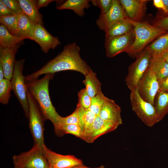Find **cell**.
<instances>
[{
  "mask_svg": "<svg viewBox=\"0 0 168 168\" xmlns=\"http://www.w3.org/2000/svg\"><path fill=\"white\" fill-rule=\"evenodd\" d=\"M113 0H91L92 5L99 7L101 10L100 13H105L108 12L111 7Z\"/></svg>",
  "mask_w": 168,
  "mask_h": 168,
  "instance_id": "obj_34",
  "label": "cell"
},
{
  "mask_svg": "<svg viewBox=\"0 0 168 168\" xmlns=\"http://www.w3.org/2000/svg\"><path fill=\"white\" fill-rule=\"evenodd\" d=\"M27 96L29 105L28 119L34 144L43 147L44 145V130L45 120L36 102L28 90Z\"/></svg>",
  "mask_w": 168,
  "mask_h": 168,
  "instance_id": "obj_7",
  "label": "cell"
},
{
  "mask_svg": "<svg viewBox=\"0 0 168 168\" xmlns=\"http://www.w3.org/2000/svg\"><path fill=\"white\" fill-rule=\"evenodd\" d=\"M154 106L161 121L168 114V92L157 93Z\"/></svg>",
  "mask_w": 168,
  "mask_h": 168,
  "instance_id": "obj_27",
  "label": "cell"
},
{
  "mask_svg": "<svg viewBox=\"0 0 168 168\" xmlns=\"http://www.w3.org/2000/svg\"><path fill=\"white\" fill-rule=\"evenodd\" d=\"M149 66L155 74L159 82L168 76V63L162 57L151 59Z\"/></svg>",
  "mask_w": 168,
  "mask_h": 168,
  "instance_id": "obj_25",
  "label": "cell"
},
{
  "mask_svg": "<svg viewBox=\"0 0 168 168\" xmlns=\"http://www.w3.org/2000/svg\"><path fill=\"white\" fill-rule=\"evenodd\" d=\"M121 109L113 100L107 97L99 116L103 119L120 125L122 124Z\"/></svg>",
  "mask_w": 168,
  "mask_h": 168,
  "instance_id": "obj_17",
  "label": "cell"
},
{
  "mask_svg": "<svg viewBox=\"0 0 168 168\" xmlns=\"http://www.w3.org/2000/svg\"><path fill=\"white\" fill-rule=\"evenodd\" d=\"M161 57L168 63V51L163 54Z\"/></svg>",
  "mask_w": 168,
  "mask_h": 168,
  "instance_id": "obj_44",
  "label": "cell"
},
{
  "mask_svg": "<svg viewBox=\"0 0 168 168\" xmlns=\"http://www.w3.org/2000/svg\"><path fill=\"white\" fill-rule=\"evenodd\" d=\"M145 49L150 53L151 59L161 57L168 51V32L159 37Z\"/></svg>",
  "mask_w": 168,
  "mask_h": 168,
  "instance_id": "obj_20",
  "label": "cell"
},
{
  "mask_svg": "<svg viewBox=\"0 0 168 168\" xmlns=\"http://www.w3.org/2000/svg\"><path fill=\"white\" fill-rule=\"evenodd\" d=\"M35 25L23 12H22L19 14L16 36L33 40Z\"/></svg>",
  "mask_w": 168,
  "mask_h": 168,
  "instance_id": "obj_18",
  "label": "cell"
},
{
  "mask_svg": "<svg viewBox=\"0 0 168 168\" xmlns=\"http://www.w3.org/2000/svg\"><path fill=\"white\" fill-rule=\"evenodd\" d=\"M23 12L35 24L44 26L43 16L37 9L34 0H18Z\"/></svg>",
  "mask_w": 168,
  "mask_h": 168,
  "instance_id": "obj_19",
  "label": "cell"
},
{
  "mask_svg": "<svg viewBox=\"0 0 168 168\" xmlns=\"http://www.w3.org/2000/svg\"><path fill=\"white\" fill-rule=\"evenodd\" d=\"M85 76L83 83L88 94L92 98L101 89V84L97 77L96 73L92 70Z\"/></svg>",
  "mask_w": 168,
  "mask_h": 168,
  "instance_id": "obj_26",
  "label": "cell"
},
{
  "mask_svg": "<svg viewBox=\"0 0 168 168\" xmlns=\"http://www.w3.org/2000/svg\"><path fill=\"white\" fill-rule=\"evenodd\" d=\"M12 160L14 168H49L43 147L37 144L28 151L14 155Z\"/></svg>",
  "mask_w": 168,
  "mask_h": 168,
  "instance_id": "obj_6",
  "label": "cell"
},
{
  "mask_svg": "<svg viewBox=\"0 0 168 168\" xmlns=\"http://www.w3.org/2000/svg\"><path fill=\"white\" fill-rule=\"evenodd\" d=\"M4 73L2 65L0 63V81L5 79Z\"/></svg>",
  "mask_w": 168,
  "mask_h": 168,
  "instance_id": "obj_42",
  "label": "cell"
},
{
  "mask_svg": "<svg viewBox=\"0 0 168 168\" xmlns=\"http://www.w3.org/2000/svg\"><path fill=\"white\" fill-rule=\"evenodd\" d=\"M151 59L150 53L145 49L129 66L125 82L131 91L137 89L140 80L149 66Z\"/></svg>",
  "mask_w": 168,
  "mask_h": 168,
  "instance_id": "obj_8",
  "label": "cell"
},
{
  "mask_svg": "<svg viewBox=\"0 0 168 168\" xmlns=\"http://www.w3.org/2000/svg\"><path fill=\"white\" fill-rule=\"evenodd\" d=\"M2 3L16 14L23 12L18 0H0Z\"/></svg>",
  "mask_w": 168,
  "mask_h": 168,
  "instance_id": "obj_35",
  "label": "cell"
},
{
  "mask_svg": "<svg viewBox=\"0 0 168 168\" xmlns=\"http://www.w3.org/2000/svg\"><path fill=\"white\" fill-rule=\"evenodd\" d=\"M90 1L88 0H67L57 8L59 10H72L77 15L82 17L85 14V9H88L90 7Z\"/></svg>",
  "mask_w": 168,
  "mask_h": 168,
  "instance_id": "obj_22",
  "label": "cell"
},
{
  "mask_svg": "<svg viewBox=\"0 0 168 168\" xmlns=\"http://www.w3.org/2000/svg\"><path fill=\"white\" fill-rule=\"evenodd\" d=\"M130 99L132 110L147 126L151 127L160 121L154 106L141 97L137 89L131 91Z\"/></svg>",
  "mask_w": 168,
  "mask_h": 168,
  "instance_id": "obj_5",
  "label": "cell"
},
{
  "mask_svg": "<svg viewBox=\"0 0 168 168\" xmlns=\"http://www.w3.org/2000/svg\"><path fill=\"white\" fill-rule=\"evenodd\" d=\"M128 18L118 21L111 25L105 32V38L126 34L131 31L133 27Z\"/></svg>",
  "mask_w": 168,
  "mask_h": 168,
  "instance_id": "obj_21",
  "label": "cell"
},
{
  "mask_svg": "<svg viewBox=\"0 0 168 168\" xmlns=\"http://www.w3.org/2000/svg\"><path fill=\"white\" fill-rule=\"evenodd\" d=\"M22 42L10 48L0 47V63L3 69L5 78L9 80H11L13 75L15 54L22 44Z\"/></svg>",
  "mask_w": 168,
  "mask_h": 168,
  "instance_id": "obj_16",
  "label": "cell"
},
{
  "mask_svg": "<svg viewBox=\"0 0 168 168\" xmlns=\"http://www.w3.org/2000/svg\"><path fill=\"white\" fill-rule=\"evenodd\" d=\"M15 14H17L10 10L0 0V16H11Z\"/></svg>",
  "mask_w": 168,
  "mask_h": 168,
  "instance_id": "obj_36",
  "label": "cell"
},
{
  "mask_svg": "<svg viewBox=\"0 0 168 168\" xmlns=\"http://www.w3.org/2000/svg\"><path fill=\"white\" fill-rule=\"evenodd\" d=\"M68 124H77L80 126L78 113L76 109L68 116L66 117L60 116L57 123L54 125V131L60 127Z\"/></svg>",
  "mask_w": 168,
  "mask_h": 168,
  "instance_id": "obj_32",
  "label": "cell"
},
{
  "mask_svg": "<svg viewBox=\"0 0 168 168\" xmlns=\"http://www.w3.org/2000/svg\"><path fill=\"white\" fill-rule=\"evenodd\" d=\"M44 155L49 168H71L83 164L82 161L72 155H63L52 151L44 144Z\"/></svg>",
  "mask_w": 168,
  "mask_h": 168,
  "instance_id": "obj_11",
  "label": "cell"
},
{
  "mask_svg": "<svg viewBox=\"0 0 168 168\" xmlns=\"http://www.w3.org/2000/svg\"><path fill=\"white\" fill-rule=\"evenodd\" d=\"M119 125L96 116L91 127L85 134L84 140L92 143L100 136L114 130Z\"/></svg>",
  "mask_w": 168,
  "mask_h": 168,
  "instance_id": "obj_13",
  "label": "cell"
},
{
  "mask_svg": "<svg viewBox=\"0 0 168 168\" xmlns=\"http://www.w3.org/2000/svg\"><path fill=\"white\" fill-rule=\"evenodd\" d=\"M77 104L86 109H89L91 101V98L88 94L85 88L78 91Z\"/></svg>",
  "mask_w": 168,
  "mask_h": 168,
  "instance_id": "obj_33",
  "label": "cell"
},
{
  "mask_svg": "<svg viewBox=\"0 0 168 168\" xmlns=\"http://www.w3.org/2000/svg\"><path fill=\"white\" fill-rule=\"evenodd\" d=\"M54 74L47 73L40 79L26 81L28 90L36 102L44 120L55 125L60 116L52 105L49 92V83Z\"/></svg>",
  "mask_w": 168,
  "mask_h": 168,
  "instance_id": "obj_2",
  "label": "cell"
},
{
  "mask_svg": "<svg viewBox=\"0 0 168 168\" xmlns=\"http://www.w3.org/2000/svg\"><path fill=\"white\" fill-rule=\"evenodd\" d=\"M71 168H106L103 165H101L100 166L96 168H90L86 166L83 164L77 165Z\"/></svg>",
  "mask_w": 168,
  "mask_h": 168,
  "instance_id": "obj_41",
  "label": "cell"
},
{
  "mask_svg": "<svg viewBox=\"0 0 168 168\" xmlns=\"http://www.w3.org/2000/svg\"><path fill=\"white\" fill-rule=\"evenodd\" d=\"M107 97L102 92L101 89L95 96L91 98L89 109L97 116H99Z\"/></svg>",
  "mask_w": 168,
  "mask_h": 168,
  "instance_id": "obj_31",
  "label": "cell"
},
{
  "mask_svg": "<svg viewBox=\"0 0 168 168\" xmlns=\"http://www.w3.org/2000/svg\"><path fill=\"white\" fill-rule=\"evenodd\" d=\"M119 1L129 19L134 21L141 22L145 13L147 0H120Z\"/></svg>",
  "mask_w": 168,
  "mask_h": 168,
  "instance_id": "obj_15",
  "label": "cell"
},
{
  "mask_svg": "<svg viewBox=\"0 0 168 168\" xmlns=\"http://www.w3.org/2000/svg\"><path fill=\"white\" fill-rule=\"evenodd\" d=\"M154 26L166 30H168V16L162 18L157 21Z\"/></svg>",
  "mask_w": 168,
  "mask_h": 168,
  "instance_id": "obj_37",
  "label": "cell"
},
{
  "mask_svg": "<svg viewBox=\"0 0 168 168\" xmlns=\"http://www.w3.org/2000/svg\"><path fill=\"white\" fill-rule=\"evenodd\" d=\"M127 17L119 0H113L110 10L106 13H100L96 21V24L100 30L105 32L113 23Z\"/></svg>",
  "mask_w": 168,
  "mask_h": 168,
  "instance_id": "obj_12",
  "label": "cell"
},
{
  "mask_svg": "<svg viewBox=\"0 0 168 168\" xmlns=\"http://www.w3.org/2000/svg\"><path fill=\"white\" fill-rule=\"evenodd\" d=\"M56 1L52 0H36V4L37 9L39 10L40 8L46 7L51 2Z\"/></svg>",
  "mask_w": 168,
  "mask_h": 168,
  "instance_id": "obj_39",
  "label": "cell"
},
{
  "mask_svg": "<svg viewBox=\"0 0 168 168\" xmlns=\"http://www.w3.org/2000/svg\"><path fill=\"white\" fill-rule=\"evenodd\" d=\"M26 39L23 37L11 34L6 27L0 25V47L10 48L13 47Z\"/></svg>",
  "mask_w": 168,
  "mask_h": 168,
  "instance_id": "obj_24",
  "label": "cell"
},
{
  "mask_svg": "<svg viewBox=\"0 0 168 168\" xmlns=\"http://www.w3.org/2000/svg\"><path fill=\"white\" fill-rule=\"evenodd\" d=\"M158 92H168V76L159 82Z\"/></svg>",
  "mask_w": 168,
  "mask_h": 168,
  "instance_id": "obj_38",
  "label": "cell"
},
{
  "mask_svg": "<svg viewBox=\"0 0 168 168\" xmlns=\"http://www.w3.org/2000/svg\"><path fill=\"white\" fill-rule=\"evenodd\" d=\"M25 60H16L11 83L14 94L20 103L24 111L26 117L28 119L29 105L28 99V89L26 77L23 74Z\"/></svg>",
  "mask_w": 168,
  "mask_h": 168,
  "instance_id": "obj_4",
  "label": "cell"
},
{
  "mask_svg": "<svg viewBox=\"0 0 168 168\" xmlns=\"http://www.w3.org/2000/svg\"><path fill=\"white\" fill-rule=\"evenodd\" d=\"M133 29L123 35L106 38L105 47L107 57L112 58L127 51L133 44L134 39Z\"/></svg>",
  "mask_w": 168,
  "mask_h": 168,
  "instance_id": "obj_10",
  "label": "cell"
},
{
  "mask_svg": "<svg viewBox=\"0 0 168 168\" xmlns=\"http://www.w3.org/2000/svg\"><path fill=\"white\" fill-rule=\"evenodd\" d=\"M12 90L10 80L4 79L0 81V102L6 105L8 103L12 95L11 94Z\"/></svg>",
  "mask_w": 168,
  "mask_h": 168,
  "instance_id": "obj_30",
  "label": "cell"
},
{
  "mask_svg": "<svg viewBox=\"0 0 168 168\" xmlns=\"http://www.w3.org/2000/svg\"><path fill=\"white\" fill-rule=\"evenodd\" d=\"M76 109L78 113L80 126L83 130L84 138L85 134L91 127L97 116L89 109L84 108L78 104Z\"/></svg>",
  "mask_w": 168,
  "mask_h": 168,
  "instance_id": "obj_23",
  "label": "cell"
},
{
  "mask_svg": "<svg viewBox=\"0 0 168 168\" xmlns=\"http://www.w3.org/2000/svg\"><path fill=\"white\" fill-rule=\"evenodd\" d=\"M56 134L61 136L64 134H70L82 140L84 139V133L82 127L77 124H68L63 126L55 130Z\"/></svg>",
  "mask_w": 168,
  "mask_h": 168,
  "instance_id": "obj_28",
  "label": "cell"
},
{
  "mask_svg": "<svg viewBox=\"0 0 168 168\" xmlns=\"http://www.w3.org/2000/svg\"><path fill=\"white\" fill-rule=\"evenodd\" d=\"M154 5L156 7L162 9L164 12L166 13V9L162 0H154L153 1Z\"/></svg>",
  "mask_w": 168,
  "mask_h": 168,
  "instance_id": "obj_40",
  "label": "cell"
},
{
  "mask_svg": "<svg viewBox=\"0 0 168 168\" xmlns=\"http://www.w3.org/2000/svg\"><path fill=\"white\" fill-rule=\"evenodd\" d=\"M19 14L0 16V23L12 35L16 36Z\"/></svg>",
  "mask_w": 168,
  "mask_h": 168,
  "instance_id": "obj_29",
  "label": "cell"
},
{
  "mask_svg": "<svg viewBox=\"0 0 168 168\" xmlns=\"http://www.w3.org/2000/svg\"><path fill=\"white\" fill-rule=\"evenodd\" d=\"M159 88V82L156 75L149 66L139 82L138 92L144 100L154 106Z\"/></svg>",
  "mask_w": 168,
  "mask_h": 168,
  "instance_id": "obj_9",
  "label": "cell"
},
{
  "mask_svg": "<svg viewBox=\"0 0 168 168\" xmlns=\"http://www.w3.org/2000/svg\"><path fill=\"white\" fill-rule=\"evenodd\" d=\"M128 20L133 27L135 36L133 44L126 52L130 56L136 57L149 43L166 33V30L147 23L134 21L128 17Z\"/></svg>",
  "mask_w": 168,
  "mask_h": 168,
  "instance_id": "obj_3",
  "label": "cell"
},
{
  "mask_svg": "<svg viewBox=\"0 0 168 168\" xmlns=\"http://www.w3.org/2000/svg\"><path fill=\"white\" fill-rule=\"evenodd\" d=\"M166 9V13L168 14V0H162Z\"/></svg>",
  "mask_w": 168,
  "mask_h": 168,
  "instance_id": "obj_43",
  "label": "cell"
},
{
  "mask_svg": "<svg viewBox=\"0 0 168 168\" xmlns=\"http://www.w3.org/2000/svg\"><path fill=\"white\" fill-rule=\"evenodd\" d=\"M33 40L40 45L44 53H47L51 49H54L60 44L57 37L51 35L41 25H35Z\"/></svg>",
  "mask_w": 168,
  "mask_h": 168,
  "instance_id": "obj_14",
  "label": "cell"
},
{
  "mask_svg": "<svg viewBox=\"0 0 168 168\" xmlns=\"http://www.w3.org/2000/svg\"><path fill=\"white\" fill-rule=\"evenodd\" d=\"M80 48L75 43L65 46L62 51L38 70L26 76V81L38 78L40 75L65 70L77 71L85 76L92 70L81 57Z\"/></svg>",
  "mask_w": 168,
  "mask_h": 168,
  "instance_id": "obj_1",
  "label": "cell"
}]
</instances>
